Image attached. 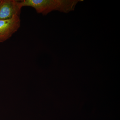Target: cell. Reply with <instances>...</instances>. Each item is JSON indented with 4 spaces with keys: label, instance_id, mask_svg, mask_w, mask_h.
<instances>
[{
    "label": "cell",
    "instance_id": "cell-1",
    "mask_svg": "<svg viewBox=\"0 0 120 120\" xmlns=\"http://www.w3.org/2000/svg\"><path fill=\"white\" fill-rule=\"evenodd\" d=\"M82 0H23L20 1L22 7L35 9L37 13L47 15L53 11L68 13L75 9L76 4Z\"/></svg>",
    "mask_w": 120,
    "mask_h": 120
},
{
    "label": "cell",
    "instance_id": "cell-2",
    "mask_svg": "<svg viewBox=\"0 0 120 120\" xmlns=\"http://www.w3.org/2000/svg\"><path fill=\"white\" fill-rule=\"evenodd\" d=\"M20 26L19 16L8 19L0 20V42L7 41L17 31Z\"/></svg>",
    "mask_w": 120,
    "mask_h": 120
},
{
    "label": "cell",
    "instance_id": "cell-3",
    "mask_svg": "<svg viewBox=\"0 0 120 120\" xmlns=\"http://www.w3.org/2000/svg\"><path fill=\"white\" fill-rule=\"evenodd\" d=\"M22 7L16 0H1L0 3V20L8 19L15 15L19 16Z\"/></svg>",
    "mask_w": 120,
    "mask_h": 120
},
{
    "label": "cell",
    "instance_id": "cell-4",
    "mask_svg": "<svg viewBox=\"0 0 120 120\" xmlns=\"http://www.w3.org/2000/svg\"><path fill=\"white\" fill-rule=\"evenodd\" d=\"M1 1V0H0V3Z\"/></svg>",
    "mask_w": 120,
    "mask_h": 120
}]
</instances>
